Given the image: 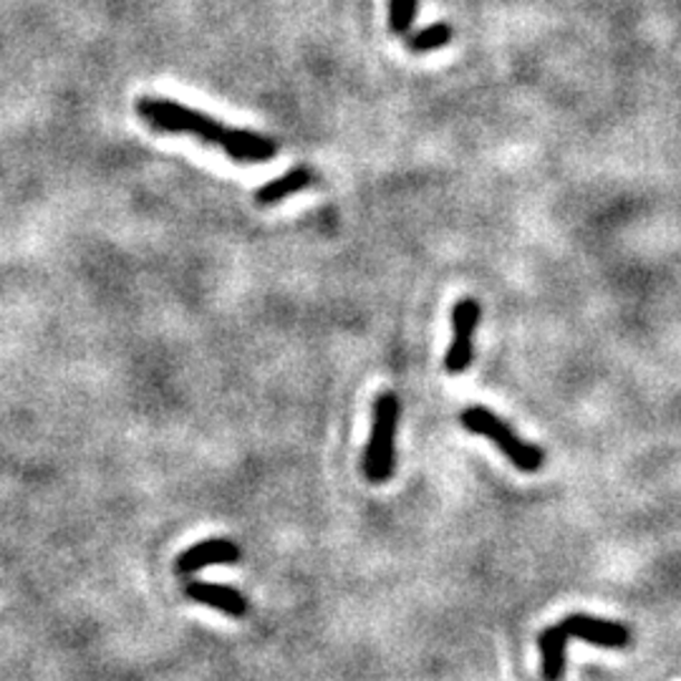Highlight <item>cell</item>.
<instances>
[{
  "instance_id": "6da1fadb",
  "label": "cell",
  "mask_w": 681,
  "mask_h": 681,
  "mask_svg": "<svg viewBox=\"0 0 681 681\" xmlns=\"http://www.w3.org/2000/svg\"><path fill=\"white\" fill-rule=\"evenodd\" d=\"M137 111L144 121L152 124V127L159 132L189 134V137L217 144L220 149L225 147V142L230 137V127H225V124L215 121L213 117H207V114L203 111L189 109L179 101L152 99V96H144V99L137 101Z\"/></svg>"
},
{
  "instance_id": "7a4b0ae2",
  "label": "cell",
  "mask_w": 681,
  "mask_h": 681,
  "mask_svg": "<svg viewBox=\"0 0 681 681\" xmlns=\"http://www.w3.org/2000/svg\"><path fill=\"white\" fill-rule=\"evenodd\" d=\"M459 421H463L465 429L473 431V435L490 439L521 473H538L545 465L543 449L538 445L525 442L523 437H517L515 429L507 425L505 419L493 415L490 409L467 407L463 415H459Z\"/></svg>"
},
{
  "instance_id": "3957f363",
  "label": "cell",
  "mask_w": 681,
  "mask_h": 681,
  "mask_svg": "<svg viewBox=\"0 0 681 681\" xmlns=\"http://www.w3.org/2000/svg\"><path fill=\"white\" fill-rule=\"evenodd\" d=\"M399 421V399L391 391H383L373 399L371 437L363 455V475L369 483H387L395 473V437Z\"/></svg>"
},
{
  "instance_id": "277c9868",
  "label": "cell",
  "mask_w": 681,
  "mask_h": 681,
  "mask_svg": "<svg viewBox=\"0 0 681 681\" xmlns=\"http://www.w3.org/2000/svg\"><path fill=\"white\" fill-rule=\"evenodd\" d=\"M479 323V303L475 299L457 301L453 309V343H449L445 369L449 373H465L473 363V339Z\"/></svg>"
},
{
  "instance_id": "5b68a950",
  "label": "cell",
  "mask_w": 681,
  "mask_h": 681,
  "mask_svg": "<svg viewBox=\"0 0 681 681\" xmlns=\"http://www.w3.org/2000/svg\"><path fill=\"white\" fill-rule=\"evenodd\" d=\"M561 626L571 639H581L593 646L623 649L631 644V629L626 623L596 619L588 616V613H571L561 621Z\"/></svg>"
},
{
  "instance_id": "8992f818",
  "label": "cell",
  "mask_w": 681,
  "mask_h": 681,
  "mask_svg": "<svg viewBox=\"0 0 681 681\" xmlns=\"http://www.w3.org/2000/svg\"><path fill=\"white\" fill-rule=\"evenodd\" d=\"M240 561V548L235 543L215 538V541H203L197 545H192L185 553L179 555L175 568L182 575L197 573L207 568V565H225V563H237Z\"/></svg>"
},
{
  "instance_id": "52a82bcc",
  "label": "cell",
  "mask_w": 681,
  "mask_h": 681,
  "mask_svg": "<svg viewBox=\"0 0 681 681\" xmlns=\"http://www.w3.org/2000/svg\"><path fill=\"white\" fill-rule=\"evenodd\" d=\"M187 596L197 603H205L210 609H217L227 616L243 619L247 613V601L240 591L230 586H217V583H192Z\"/></svg>"
},
{
  "instance_id": "ba28073f",
  "label": "cell",
  "mask_w": 681,
  "mask_h": 681,
  "mask_svg": "<svg viewBox=\"0 0 681 681\" xmlns=\"http://www.w3.org/2000/svg\"><path fill=\"white\" fill-rule=\"evenodd\" d=\"M275 149L278 147L271 137L247 129H230L223 147L225 155L235 162H267L275 155Z\"/></svg>"
},
{
  "instance_id": "9c48e42d",
  "label": "cell",
  "mask_w": 681,
  "mask_h": 681,
  "mask_svg": "<svg viewBox=\"0 0 681 681\" xmlns=\"http://www.w3.org/2000/svg\"><path fill=\"white\" fill-rule=\"evenodd\" d=\"M568 634L561 623L548 626L538 639L541 646V661H543V679L545 681H561L565 674V646H568Z\"/></svg>"
},
{
  "instance_id": "30bf717a",
  "label": "cell",
  "mask_w": 681,
  "mask_h": 681,
  "mask_svg": "<svg viewBox=\"0 0 681 681\" xmlns=\"http://www.w3.org/2000/svg\"><path fill=\"white\" fill-rule=\"evenodd\" d=\"M313 179L315 177H313V172L309 167H293L291 172H285L283 177L271 179V182H265L263 187H257L255 203L263 205V207L278 205V203H281V200L295 195V192L311 187Z\"/></svg>"
},
{
  "instance_id": "8fae6325",
  "label": "cell",
  "mask_w": 681,
  "mask_h": 681,
  "mask_svg": "<svg viewBox=\"0 0 681 681\" xmlns=\"http://www.w3.org/2000/svg\"><path fill=\"white\" fill-rule=\"evenodd\" d=\"M449 41H453V26H449L447 21H437L411 36L409 48L415 53H429V51H437V48L447 46Z\"/></svg>"
},
{
  "instance_id": "7c38bea8",
  "label": "cell",
  "mask_w": 681,
  "mask_h": 681,
  "mask_svg": "<svg viewBox=\"0 0 681 681\" xmlns=\"http://www.w3.org/2000/svg\"><path fill=\"white\" fill-rule=\"evenodd\" d=\"M417 18V0H389V31L407 36Z\"/></svg>"
}]
</instances>
